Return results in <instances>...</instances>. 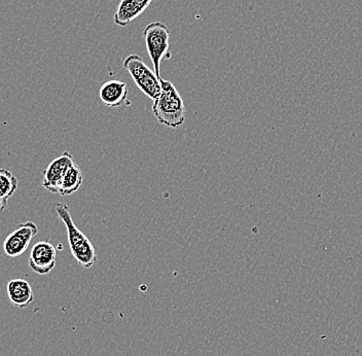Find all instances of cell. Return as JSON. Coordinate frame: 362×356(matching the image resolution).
<instances>
[{
	"label": "cell",
	"mask_w": 362,
	"mask_h": 356,
	"mask_svg": "<svg viewBox=\"0 0 362 356\" xmlns=\"http://www.w3.org/2000/svg\"><path fill=\"white\" fill-rule=\"evenodd\" d=\"M153 114L158 122L176 129L185 122V106L175 86L167 80H161V93L153 101Z\"/></svg>",
	"instance_id": "cell-1"
},
{
	"label": "cell",
	"mask_w": 362,
	"mask_h": 356,
	"mask_svg": "<svg viewBox=\"0 0 362 356\" xmlns=\"http://www.w3.org/2000/svg\"><path fill=\"white\" fill-rule=\"evenodd\" d=\"M55 211L58 218L65 224L72 255L81 267L91 269L97 262L95 247H93L88 237L76 226L70 216V207L66 204H56Z\"/></svg>",
	"instance_id": "cell-2"
},
{
	"label": "cell",
	"mask_w": 362,
	"mask_h": 356,
	"mask_svg": "<svg viewBox=\"0 0 362 356\" xmlns=\"http://www.w3.org/2000/svg\"><path fill=\"white\" fill-rule=\"evenodd\" d=\"M147 51L153 65V72L161 80V64L164 59H170V31L162 22H153L143 30Z\"/></svg>",
	"instance_id": "cell-3"
},
{
	"label": "cell",
	"mask_w": 362,
	"mask_h": 356,
	"mask_svg": "<svg viewBox=\"0 0 362 356\" xmlns=\"http://www.w3.org/2000/svg\"><path fill=\"white\" fill-rule=\"evenodd\" d=\"M125 70L134 81L137 88L140 90L149 99L155 101L161 93V80L143 61L140 56L133 55L125 58L123 62Z\"/></svg>",
	"instance_id": "cell-4"
},
{
	"label": "cell",
	"mask_w": 362,
	"mask_h": 356,
	"mask_svg": "<svg viewBox=\"0 0 362 356\" xmlns=\"http://www.w3.org/2000/svg\"><path fill=\"white\" fill-rule=\"evenodd\" d=\"M37 233L39 228L35 222H26L18 224L14 232L10 233L4 240V253L10 258L20 257L27 251L31 240Z\"/></svg>",
	"instance_id": "cell-5"
},
{
	"label": "cell",
	"mask_w": 362,
	"mask_h": 356,
	"mask_svg": "<svg viewBox=\"0 0 362 356\" xmlns=\"http://www.w3.org/2000/svg\"><path fill=\"white\" fill-rule=\"evenodd\" d=\"M57 251L47 240L33 245L29 255V267L39 275H47L55 268Z\"/></svg>",
	"instance_id": "cell-6"
},
{
	"label": "cell",
	"mask_w": 362,
	"mask_h": 356,
	"mask_svg": "<svg viewBox=\"0 0 362 356\" xmlns=\"http://www.w3.org/2000/svg\"><path fill=\"white\" fill-rule=\"evenodd\" d=\"M74 163V157L64 151L60 157L54 159L43 172V187L53 193H58V187L68 168Z\"/></svg>",
	"instance_id": "cell-7"
},
{
	"label": "cell",
	"mask_w": 362,
	"mask_h": 356,
	"mask_svg": "<svg viewBox=\"0 0 362 356\" xmlns=\"http://www.w3.org/2000/svg\"><path fill=\"white\" fill-rule=\"evenodd\" d=\"M151 2L153 0H120L114 14V24L120 27L128 26L132 21L143 14Z\"/></svg>",
	"instance_id": "cell-8"
},
{
	"label": "cell",
	"mask_w": 362,
	"mask_h": 356,
	"mask_svg": "<svg viewBox=\"0 0 362 356\" xmlns=\"http://www.w3.org/2000/svg\"><path fill=\"white\" fill-rule=\"evenodd\" d=\"M128 88L127 84L118 80L108 81L102 85L99 91V97L102 103L108 107H120L127 101Z\"/></svg>",
	"instance_id": "cell-9"
},
{
	"label": "cell",
	"mask_w": 362,
	"mask_h": 356,
	"mask_svg": "<svg viewBox=\"0 0 362 356\" xmlns=\"http://www.w3.org/2000/svg\"><path fill=\"white\" fill-rule=\"evenodd\" d=\"M6 289L10 303L19 309L28 307L34 299L32 287L25 279H12L8 281Z\"/></svg>",
	"instance_id": "cell-10"
},
{
	"label": "cell",
	"mask_w": 362,
	"mask_h": 356,
	"mask_svg": "<svg viewBox=\"0 0 362 356\" xmlns=\"http://www.w3.org/2000/svg\"><path fill=\"white\" fill-rule=\"evenodd\" d=\"M83 182H84V176L82 170L78 167V164L74 163L64 174L58 187V193L63 197L72 195L80 189Z\"/></svg>",
	"instance_id": "cell-11"
},
{
	"label": "cell",
	"mask_w": 362,
	"mask_h": 356,
	"mask_svg": "<svg viewBox=\"0 0 362 356\" xmlns=\"http://www.w3.org/2000/svg\"><path fill=\"white\" fill-rule=\"evenodd\" d=\"M18 189V178L6 169H0V198L8 200Z\"/></svg>",
	"instance_id": "cell-12"
},
{
	"label": "cell",
	"mask_w": 362,
	"mask_h": 356,
	"mask_svg": "<svg viewBox=\"0 0 362 356\" xmlns=\"http://www.w3.org/2000/svg\"><path fill=\"white\" fill-rule=\"evenodd\" d=\"M8 200L2 199L0 198V213L3 212L6 210V208L8 207Z\"/></svg>",
	"instance_id": "cell-13"
}]
</instances>
